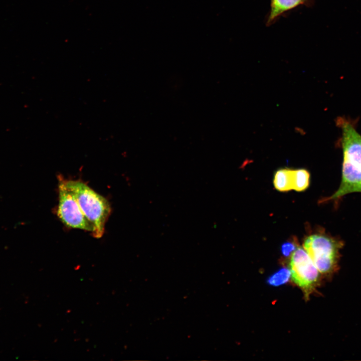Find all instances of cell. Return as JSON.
I'll list each match as a JSON object with an SVG mask.
<instances>
[{
  "label": "cell",
  "mask_w": 361,
  "mask_h": 361,
  "mask_svg": "<svg viewBox=\"0 0 361 361\" xmlns=\"http://www.w3.org/2000/svg\"><path fill=\"white\" fill-rule=\"evenodd\" d=\"M341 241L323 233H315L304 240L303 247L320 274L331 275L338 269Z\"/></svg>",
  "instance_id": "obj_2"
},
{
  "label": "cell",
  "mask_w": 361,
  "mask_h": 361,
  "mask_svg": "<svg viewBox=\"0 0 361 361\" xmlns=\"http://www.w3.org/2000/svg\"><path fill=\"white\" fill-rule=\"evenodd\" d=\"M59 198L57 214L61 220L70 227L92 233L91 225L82 212L74 195L67 189L60 177Z\"/></svg>",
  "instance_id": "obj_4"
},
{
  "label": "cell",
  "mask_w": 361,
  "mask_h": 361,
  "mask_svg": "<svg viewBox=\"0 0 361 361\" xmlns=\"http://www.w3.org/2000/svg\"><path fill=\"white\" fill-rule=\"evenodd\" d=\"M298 247L297 239L293 237L282 244L281 251L284 256L289 257Z\"/></svg>",
  "instance_id": "obj_10"
},
{
  "label": "cell",
  "mask_w": 361,
  "mask_h": 361,
  "mask_svg": "<svg viewBox=\"0 0 361 361\" xmlns=\"http://www.w3.org/2000/svg\"><path fill=\"white\" fill-rule=\"evenodd\" d=\"M75 198L84 216L92 228V235L101 238L110 213L108 201L80 180L62 179Z\"/></svg>",
  "instance_id": "obj_1"
},
{
  "label": "cell",
  "mask_w": 361,
  "mask_h": 361,
  "mask_svg": "<svg viewBox=\"0 0 361 361\" xmlns=\"http://www.w3.org/2000/svg\"><path fill=\"white\" fill-rule=\"evenodd\" d=\"M337 124L342 131L341 145L344 159L361 170V135L352 124L340 118Z\"/></svg>",
  "instance_id": "obj_5"
},
{
  "label": "cell",
  "mask_w": 361,
  "mask_h": 361,
  "mask_svg": "<svg viewBox=\"0 0 361 361\" xmlns=\"http://www.w3.org/2000/svg\"><path fill=\"white\" fill-rule=\"evenodd\" d=\"M289 267L292 280L306 293L317 285L320 273L303 248L298 246L291 255Z\"/></svg>",
  "instance_id": "obj_3"
},
{
  "label": "cell",
  "mask_w": 361,
  "mask_h": 361,
  "mask_svg": "<svg viewBox=\"0 0 361 361\" xmlns=\"http://www.w3.org/2000/svg\"><path fill=\"white\" fill-rule=\"evenodd\" d=\"M310 174L305 169L293 170V190L302 192L309 186Z\"/></svg>",
  "instance_id": "obj_8"
},
{
  "label": "cell",
  "mask_w": 361,
  "mask_h": 361,
  "mask_svg": "<svg viewBox=\"0 0 361 361\" xmlns=\"http://www.w3.org/2000/svg\"><path fill=\"white\" fill-rule=\"evenodd\" d=\"M293 170L281 168L274 174L273 184L275 189L280 192H287L293 190Z\"/></svg>",
  "instance_id": "obj_7"
},
{
  "label": "cell",
  "mask_w": 361,
  "mask_h": 361,
  "mask_svg": "<svg viewBox=\"0 0 361 361\" xmlns=\"http://www.w3.org/2000/svg\"><path fill=\"white\" fill-rule=\"evenodd\" d=\"M311 0H271L270 13L266 24L269 26L285 12L302 5L309 4Z\"/></svg>",
  "instance_id": "obj_6"
},
{
  "label": "cell",
  "mask_w": 361,
  "mask_h": 361,
  "mask_svg": "<svg viewBox=\"0 0 361 361\" xmlns=\"http://www.w3.org/2000/svg\"><path fill=\"white\" fill-rule=\"evenodd\" d=\"M290 276L289 270L282 268L269 278L268 283L270 285L279 286L285 283L289 280Z\"/></svg>",
  "instance_id": "obj_9"
}]
</instances>
